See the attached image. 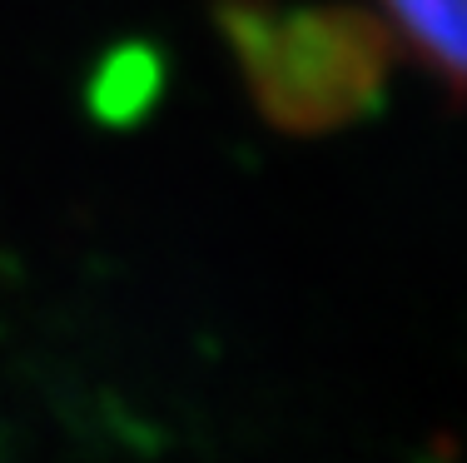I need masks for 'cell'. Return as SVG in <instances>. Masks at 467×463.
Returning <instances> with one entry per match:
<instances>
[{
	"label": "cell",
	"mask_w": 467,
	"mask_h": 463,
	"mask_svg": "<svg viewBox=\"0 0 467 463\" xmlns=\"http://www.w3.org/2000/svg\"><path fill=\"white\" fill-rule=\"evenodd\" d=\"M219 20L249 95L284 135H328L383 100L393 46L363 10L224 0Z\"/></svg>",
	"instance_id": "cell-1"
},
{
	"label": "cell",
	"mask_w": 467,
	"mask_h": 463,
	"mask_svg": "<svg viewBox=\"0 0 467 463\" xmlns=\"http://www.w3.org/2000/svg\"><path fill=\"white\" fill-rule=\"evenodd\" d=\"M388 20L398 26V36L413 46L422 65H432V75L442 80V90H462V0H383Z\"/></svg>",
	"instance_id": "cell-2"
}]
</instances>
